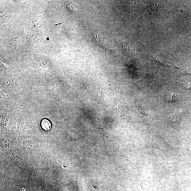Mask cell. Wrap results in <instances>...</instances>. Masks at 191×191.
I'll return each instance as SVG.
<instances>
[{
  "label": "cell",
  "mask_w": 191,
  "mask_h": 191,
  "mask_svg": "<svg viewBox=\"0 0 191 191\" xmlns=\"http://www.w3.org/2000/svg\"><path fill=\"white\" fill-rule=\"evenodd\" d=\"M175 98V95L173 93H171L167 95L166 100L167 102L172 101Z\"/></svg>",
  "instance_id": "3"
},
{
  "label": "cell",
  "mask_w": 191,
  "mask_h": 191,
  "mask_svg": "<svg viewBox=\"0 0 191 191\" xmlns=\"http://www.w3.org/2000/svg\"><path fill=\"white\" fill-rule=\"evenodd\" d=\"M42 128L46 131L50 130L51 128V124L50 122L47 119H44L41 123Z\"/></svg>",
  "instance_id": "1"
},
{
  "label": "cell",
  "mask_w": 191,
  "mask_h": 191,
  "mask_svg": "<svg viewBox=\"0 0 191 191\" xmlns=\"http://www.w3.org/2000/svg\"><path fill=\"white\" fill-rule=\"evenodd\" d=\"M123 49L127 55L131 56L133 54V49L130 46L123 45Z\"/></svg>",
  "instance_id": "2"
},
{
  "label": "cell",
  "mask_w": 191,
  "mask_h": 191,
  "mask_svg": "<svg viewBox=\"0 0 191 191\" xmlns=\"http://www.w3.org/2000/svg\"><path fill=\"white\" fill-rule=\"evenodd\" d=\"M95 37L96 38V40H97L98 42H100V38L99 37V35H96L95 36Z\"/></svg>",
  "instance_id": "5"
},
{
  "label": "cell",
  "mask_w": 191,
  "mask_h": 191,
  "mask_svg": "<svg viewBox=\"0 0 191 191\" xmlns=\"http://www.w3.org/2000/svg\"><path fill=\"white\" fill-rule=\"evenodd\" d=\"M149 58H152V59H154V60L155 61L159 63H160L161 64H164V65H166V64H165L164 63H163V62H162V61L161 60V59H159V58H157V57H155V56H149Z\"/></svg>",
  "instance_id": "4"
}]
</instances>
